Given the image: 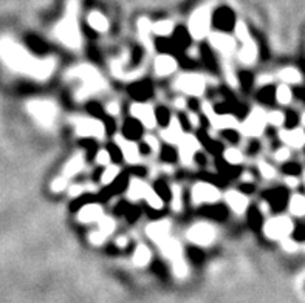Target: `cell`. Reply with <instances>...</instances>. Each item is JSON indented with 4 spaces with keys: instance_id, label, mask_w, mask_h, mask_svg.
<instances>
[{
    "instance_id": "cell-1",
    "label": "cell",
    "mask_w": 305,
    "mask_h": 303,
    "mask_svg": "<svg viewBox=\"0 0 305 303\" xmlns=\"http://www.w3.org/2000/svg\"><path fill=\"white\" fill-rule=\"evenodd\" d=\"M4 57L10 63V67L31 74L38 79H46L54 70L56 62L54 59H45L39 60L31 57L26 51H24L20 46L14 43H6L4 46Z\"/></svg>"
},
{
    "instance_id": "cell-2",
    "label": "cell",
    "mask_w": 305,
    "mask_h": 303,
    "mask_svg": "<svg viewBox=\"0 0 305 303\" xmlns=\"http://www.w3.org/2000/svg\"><path fill=\"white\" fill-rule=\"evenodd\" d=\"M67 77H74V79H79V81L82 82L81 90H79V93L76 94L78 99H86V98L92 96V94L106 88V81L101 76V73L94 67L87 65V63L72 68L67 73Z\"/></svg>"
},
{
    "instance_id": "cell-3",
    "label": "cell",
    "mask_w": 305,
    "mask_h": 303,
    "mask_svg": "<svg viewBox=\"0 0 305 303\" xmlns=\"http://www.w3.org/2000/svg\"><path fill=\"white\" fill-rule=\"evenodd\" d=\"M56 36L68 48L76 50L81 46V33H79V26L76 20V5H70L66 19L56 28Z\"/></svg>"
},
{
    "instance_id": "cell-4",
    "label": "cell",
    "mask_w": 305,
    "mask_h": 303,
    "mask_svg": "<svg viewBox=\"0 0 305 303\" xmlns=\"http://www.w3.org/2000/svg\"><path fill=\"white\" fill-rule=\"evenodd\" d=\"M130 200H146L154 209H162L163 207V200L160 197L152 187H149L146 183H142L140 180H132L129 186V192H127Z\"/></svg>"
},
{
    "instance_id": "cell-5",
    "label": "cell",
    "mask_w": 305,
    "mask_h": 303,
    "mask_svg": "<svg viewBox=\"0 0 305 303\" xmlns=\"http://www.w3.org/2000/svg\"><path fill=\"white\" fill-rule=\"evenodd\" d=\"M211 26V11L208 8H200L192 14L189 22V31L196 39H203L210 33Z\"/></svg>"
},
{
    "instance_id": "cell-6",
    "label": "cell",
    "mask_w": 305,
    "mask_h": 303,
    "mask_svg": "<svg viewBox=\"0 0 305 303\" xmlns=\"http://www.w3.org/2000/svg\"><path fill=\"white\" fill-rule=\"evenodd\" d=\"M74 127H76V133L79 136H93L101 139L106 133V127L101 121L98 119H92V118H74L73 119Z\"/></svg>"
},
{
    "instance_id": "cell-7",
    "label": "cell",
    "mask_w": 305,
    "mask_h": 303,
    "mask_svg": "<svg viewBox=\"0 0 305 303\" xmlns=\"http://www.w3.org/2000/svg\"><path fill=\"white\" fill-rule=\"evenodd\" d=\"M28 110L42 125H52L56 118V105L50 101H33L30 102Z\"/></svg>"
},
{
    "instance_id": "cell-8",
    "label": "cell",
    "mask_w": 305,
    "mask_h": 303,
    "mask_svg": "<svg viewBox=\"0 0 305 303\" xmlns=\"http://www.w3.org/2000/svg\"><path fill=\"white\" fill-rule=\"evenodd\" d=\"M268 122V115L262 108H254L242 124V132L248 136H259Z\"/></svg>"
},
{
    "instance_id": "cell-9",
    "label": "cell",
    "mask_w": 305,
    "mask_h": 303,
    "mask_svg": "<svg viewBox=\"0 0 305 303\" xmlns=\"http://www.w3.org/2000/svg\"><path fill=\"white\" fill-rule=\"evenodd\" d=\"M293 231V223L286 217H276L266 221L265 225V235L271 240H279L285 238L288 234Z\"/></svg>"
},
{
    "instance_id": "cell-10",
    "label": "cell",
    "mask_w": 305,
    "mask_h": 303,
    "mask_svg": "<svg viewBox=\"0 0 305 303\" xmlns=\"http://www.w3.org/2000/svg\"><path fill=\"white\" fill-rule=\"evenodd\" d=\"M175 87L182 90L183 93L192 94V96H200V94L204 91L206 82H204V79L198 74H182L178 79H176Z\"/></svg>"
},
{
    "instance_id": "cell-11",
    "label": "cell",
    "mask_w": 305,
    "mask_h": 303,
    "mask_svg": "<svg viewBox=\"0 0 305 303\" xmlns=\"http://www.w3.org/2000/svg\"><path fill=\"white\" fill-rule=\"evenodd\" d=\"M188 238L196 245L208 246L214 242L216 229L211 225H208V223H198V225H194L188 231Z\"/></svg>"
},
{
    "instance_id": "cell-12",
    "label": "cell",
    "mask_w": 305,
    "mask_h": 303,
    "mask_svg": "<svg viewBox=\"0 0 305 303\" xmlns=\"http://www.w3.org/2000/svg\"><path fill=\"white\" fill-rule=\"evenodd\" d=\"M220 190L208 183H198L192 189V201L196 204H203V203H216L220 200Z\"/></svg>"
},
{
    "instance_id": "cell-13",
    "label": "cell",
    "mask_w": 305,
    "mask_h": 303,
    "mask_svg": "<svg viewBox=\"0 0 305 303\" xmlns=\"http://www.w3.org/2000/svg\"><path fill=\"white\" fill-rule=\"evenodd\" d=\"M130 113L134 118L140 119L142 122V125L148 127V129H154V127L156 125V118L154 113V108L148 104H134L130 108Z\"/></svg>"
},
{
    "instance_id": "cell-14",
    "label": "cell",
    "mask_w": 305,
    "mask_h": 303,
    "mask_svg": "<svg viewBox=\"0 0 305 303\" xmlns=\"http://www.w3.org/2000/svg\"><path fill=\"white\" fill-rule=\"evenodd\" d=\"M178 146H180V158H182L183 164H186V166L190 164L192 159H194L196 152L200 147L198 139L194 135H184Z\"/></svg>"
},
{
    "instance_id": "cell-15",
    "label": "cell",
    "mask_w": 305,
    "mask_h": 303,
    "mask_svg": "<svg viewBox=\"0 0 305 303\" xmlns=\"http://www.w3.org/2000/svg\"><path fill=\"white\" fill-rule=\"evenodd\" d=\"M146 232H148V235L152 238V240L160 246L169 238V221L163 220V221L152 223V225L148 226Z\"/></svg>"
},
{
    "instance_id": "cell-16",
    "label": "cell",
    "mask_w": 305,
    "mask_h": 303,
    "mask_svg": "<svg viewBox=\"0 0 305 303\" xmlns=\"http://www.w3.org/2000/svg\"><path fill=\"white\" fill-rule=\"evenodd\" d=\"M115 141H116V144L120 146V149H121V152H122V155L126 158V161L130 163V164H135L138 161V158H140V152H138V147H136L135 142L127 141L121 135H116Z\"/></svg>"
},
{
    "instance_id": "cell-17",
    "label": "cell",
    "mask_w": 305,
    "mask_h": 303,
    "mask_svg": "<svg viewBox=\"0 0 305 303\" xmlns=\"http://www.w3.org/2000/svg\"><path fill=\"white\" fill-rule=\"evenodd\" d=\"M210 40L212 43L214 48H217L220 53L223 54H231L236 50V42L232 37L226 36V34H220V33H214L210 36Z\"/></svg>"
},
{
    "instance_id": "cell-18",
    "label": "cell",
    "mask_w": 305,
    "mask_h": 303,
    "mask_svg": "<svg viewBox=\"0 0 305 303\" xmlns=\"http://www.w3.org/2000/svg\"><path fill=\"white\" fill-rule=\"evenodd\" d=\"M162 136L166 142H170V144H180V141L183 139L184 133H183V129L180 125V121L176 118H172L170 119V124L166 130L162 132Z\"/></svg>"
},
{
    "instance_id": "cell-19",
    "label": "cell",
    "mask_w": 305,
    "mask_h": 303,
    "mask_svg": "<svg viewBox=\"0 0 305 303\" xmlns=\"http://www.w3.org/2000/svg\"><path fill=\"white\" fill-rule=\"evenodd\" d=\"M102 207L98 204H87L81 207V211L78 214L79 221L82 223H93V221H100L102 218Z\"/></svg>"
},
{
    "instance_id": "cell-20",
    "label": "cell",
    "mask_w": 305,
    "mask_h": 303,
    "mask_svg": "<svg viewBox=\"0 0 305 303\" xmlns=\"http://www.w3.org/2000/svg\"><path fill=\"white\" fill-rule=\"evenodd\" d=\"M176 70V60L172 56H158L155 59V71L160 76L172 74Z\"/></svg>"
},
{
    "instance_id": "cell-21",
    "label": "cell",
    "mask_w": 305,
    "mask_h": 303,
    "mask_svg": "<svg viewBox=\"0 0 305 303\" xmlns=\"http://www.w3.org/2000/svg\"><path fill=\"white\" fill-rule=\"evenodd\" d=\"M160 248H162L163 254L166 255V257H168L172 263L176 262V260H182V259H183L180 243L176 242V240H174V238H170V237L168 238L166 242H163L162 245H160Z\"/></svg>"
},
{
    "instance_id": "cell-22",
    "label": "cell",
    "mask_w": 305,
    "mask_h": 303,
    "mask_svg": "<svg viewBox=\"0 0 305 303\" xmlns=\"http://www.w3.org/2000/svg\"><path fill=\"white\" fill-rule=\"evenodd\" d=\"M280 138L285 144L292 146L294 149H300L305 144V133L300 129H294V130H284L280 132Z\"/></svg>"
},
{
    "instance_id": "cell-23",
    "label": "cell",
    "mask_w": 305,
    "mask_h": 303,
    "mask_svg": "<svg viewBox=\"0 0 305 303\" xmlns=\"http://www.w3.org/2000/svg\"><path fill=\"white\" fill-rule=\"evenodd\" d=\"M226 203L230 204V207L237 212V214H244L248 207V200L246 197H244L242 194L238 192H228L226 194Z\"/></svg>"
},
{
    "instance_id": "cell-24",
    "label": "cell",
    "mask_w": 305,
    "mask_h": 303,
    "mask_svg": "<svg viewBox=\"0 0 305 303\" xmlns=\"http://www.w3.org/2000/svg\"><path fill=\"white\" fill-rule=\"evenodd\" d=\"M82 167H84V158H82V155H76V156H73L70 161L67 163L66 169H64L62 177L68 180L70 177H73V175H76L78 172H81Z\"/></svg>"
},
{
    "instance_id": "cell-25",
    "label": "cell",
    "mask_w": 305,
    "mask_h": 303,
    "mask_svg": "<svg viewBox=\"0 0 305 303\" xmlns=\"http://www.w3.org/2000/svg\"><path fill=\"white\" fill-rule=\"evenodd\" d=\"M256 57H258V46H256V43L250 39L245 42L244 48L240 50V60L244 63H252L256 60Z\"/></svg>"
},
{
    "instance_id": "cell-26",
    "label": "cell",
    "mask_w": 305,
    "mask_h": 303,
    "mask_svg": "<svg viewBox=\"0 0 305 303\" xmlns=\"http://www.w3.org/2000/svg\"><path fill=\"white\" fill-rule=\"evenodd\" d=\"M88 23L94 31H100V33H104V31H107V28H108L107 19L100 12H92L88 15Z\"/></svg>"
},
{
    "instance_id": "cell-27",
    "label": "cell",
    "mask_w": 305,
    "mask_h": 303,
    "mask_svg": "<svg viewBox=\"0 0 305 303\" xmlns=\"http://www.w3.org/2000/svg\"><path fill=\"white\" fill-rule=\"evenodd\" d=\"M150 260V251L148 246H144V245H140L134 254V262L136 266H144V265H148Z\"/></svg>"
},
{
    "instance_id": "cell-28",
    "label": "cell",
    "mask_w": 305,
    "mask_h": 303,
    "mask_svg": "<svg viewBox=\"0 0 305 303\" xmlns=\"http://www.w3.org/2000/svg\"><path fill=\"white\" fill-rule=\"evenodd\" d=\"M279 77L285 84H299L302 81V76L296 68H284L279 73Z\"/></svg>"
},
{
    "instance_id": "cell-29",
    "label": "cell",
    "mask_w": 305,
    "mask_h": 303,
    "mask_svg": "<svg viewBox=\"0 0 305 303\" xmlns=\"http://www.w3.org/2000/svg\"><path fill=\"white\" fill-rule=\"evenodd\" d=\"M290 211H292V214H294L298 217L305 215V197L294 195L290 201Z\"/></svg>"
},
{
    "instance_id": "cell-30",
    "label": "cell",
    "mask_w": 305,
    "mask_h": 303,
    "mask_svg": "<svg viewBox=\"0 0 305 303\" xmlns=\"http://www.w3.org/2000/svg\"><path fill=\"white\" fill-rule=\"evenodd\" d=\"M152 29V23L148 19H140L138 22V31H140V37L144 43H149V33Z\"/></svg>"
},
{
    "instance_id": "cell-31",
    "label": "cell",
    "mask_w": 305,
    "mask_h": 303,
    "mask_svg": "<svg viewBox=\"0 0 305 303\" xmlns=\"http://www.w3.org/2000/svg\"><path fill=\"white\" fill-rule=\"evenodd\" d=\"M152 29L155 31L156 34L160 36H168L172 33V29H174V23L170 20H163V22H158L152 26Z\"/></svg>"
},
{
    "instance_id": "cell-32",
    "label": "cell",
    "mask_w": 305,
    "mask_h": 303,
    "mask_svg": "<svg viewBox=\"0 0 305 303\" xmlns=\"http://www.w3.org/2000/svg\"><path fill=\"white\" fill-rule=\"evenodd\" d=\"M115 221L112 220L110 217H102L101 220H100V232H102L106 237L107 235H110L112 232L115 231Z\"/></svg>"
},
{
    "instance_id": "cell-33",
    "label": "cell",
    "mask_w": 305,
    "mask_h": 303,
    "mask_svg": "<svg viewBox=\"0 0 305 303\" xmlns=\"http://www.w3.org/2000/svg\"><path fill=\"white\" fill-rule=\"evenodd\" d=\"M224 159L231 164H240L244 161V155L237 149H228L226 152H224Z\"/></svg>"
},
{
    "instance_id": "cell-34",
    "label": "cell",
    "mask_w": 305,
    "mask_h": 303,
    "mask_svg": "<svg viewBox=\"0 0 305 303\" xmlns=\"http://www.w3.org/2000/svg\"><path fill=\"white\" fill-rule=\"evenodd\" d=\"M276 98L280 104H288L292 101V90L286 85H280L276 91Z\"/></svg>"
},
{
    "instance_id": "cell-35",
    "label": "cell",
    "mask_w": 305,
    "mask_h": 303,
    "mask_svg": "<svg viewBox=\"0 0 305 303\" xmlns=\"http://www.w3.org/2000/svg\"><path fill=\"white\" fill-rule=\"evenodd\" d=\"M118 173H120V169L116 166H108L106 169V172L102 173V183L104 184H110V183H114L115 178L118 177Z\"/></svg>"
},
{
    "instance_id": "cell-36",
    "label": "cell",
    "mask_w": 305,
    "mask_h": 303,
    "mask_svg": "<svg viewBox=\"0 0 305 303\" xmlns=\"http://www.w3.org/2000/svg\"><path fill=\"white\" fill-rule=\"evenodd\" d=\"M172 209L175 212L182 211V190H180L178 186L172 187Z\"/></svg>"
},
{
    "instance_id": "cell-37",
    "label": "cell",
    "mask_w": 305,
    "mask_h": 303,
    "mask_svg": "<svg viewBox=\"0 0 305 303\" xmlns=\"http://www.w3.org/2000/svg\"><path fill=\"white\" fill-rule=\"evenodd\" d=\"M203 111H204L206 118L210 119V122L212 124V127L218 129V115L214 111V108H212L210 104H208V102H204V104H203Z\"/></svg>"
},
{
    "instance_id": "cell-38",
    "label": "cell",
    "mask_w": 305,
    "mask_h": 303,
    "mask_svg": "<svg viewBox=\"0 0 305 303\" xmlns=\"http://www.w3.org/2000/svg\"><path fill=\"white\" fill-rule=\"evenodd\" d=\"M237 127V121L236 118L224 115V116H218V129H234Z\"/></svg>"
},
{
    "instance_id": "cell-39",
    "label": "cell",
    "mask_w": 305,
    "mask_h": 303,
    "mask_svg": "<svg viewBox=\"0 0 305 303\" xmlns=\"http://www.w3.org/2000/svg\"><path fill=\"white\" fill-rule=\"evenodd\" d=\"M236 36H237V39H238V40H242L244 43H245L246 40H250L248 28H246V25H245V23L238 22V23L236 25Z\"/></svg>"
},
{
    "instance_id": "cell-40",
    "label": "cell",
    "mask_w": 305,
    "mask_h": 303,
    "mask_svg": "<svg viewBox=\"0 0 305 303\" xmlns=\"http://www.w3.org/2000/svg\"><path fill=\"white\" fill-rule=\"evenodd\" d=\"M268 122L276 127H280L285 122V115L280 113V111H271V113H268Z\"/></svg>"
},
{
    "instance_id": "cell-41",
    "label": "cell",
    "mask_w": 305,
    "mask_h": 303,
    "mask_svg": "<svg viewBox=\"0 0 305 303\" xmlns=\"http://www.w3.org/2000/svg\"><path fill=\"white\" fill-rule=\"evenodd\" d=\"M259 169H260V173L264 175L265 178H268V180L274 178L276 170L271 167V164H266L265 161H260V163H259Z\"/></svg>"
},
{
    "instance_id": "cell-42",
    "label": "cell",
    "mask_w": 305,
    "mask_h": 303,
    "mask_svg": "<svg viewBox=\"0 0 305 303\" xmlns=\"http://www.w3.org/2000/svg\"><path fill=\"white\" fill-rule=\"evenodd\" d=\"M172 266H174L175 274L178 276V277H184V276H186V273H188V268H186V263H184V260H183V259H182V260H176V262H174V263H172Z\"/></svg>"
},
{
    "instance_id": "cell-43",
    "label": "cell",
    "mask_w": 305,
    "mask_h": 303,
    "mask_svg": "<svg viewBox=\"0 0 305 303\" xmlns=\"http://www.w3.org/2000/svg\"><path fill=\"white\" fill-rule=\"evenodd\" d=\"M67 178H64V177H59L58 180H54L53 181V184H52V189L54 190V192H62L64 189L67 187Z\"/></svg>"
},
{
    "instance_id": "cell-44",
    "label": "cell",
    "mask_w": 305,
    "mask_h": 303,
    "mask_svg": "<svg viewBox=\"0 0 305 303\" xmlns=\"http://www.w3.org/2000/svg\"><path fill=\"white\" fill-rule=\"evenodd\" d=\"M96 163L101 166H107L110 163V155L107 150H100L98 155H96Z\"/></svg>"
},
{
    "instance_id": "cell-45",
    "label": "cell",
    "mask_w": 305,
    "mask_h": 303,
    "mask_svg": "<svg viewBox=\"0 0 305 303\" xmlns=\"http://www.w3.org/2000/svg\"><path fill=\"white\" fill-rule=\"evenodd\" d=\"M104 240H106V235H104L102 232H100V231L90 234V242H92L93 245H102Z\"/></svg>"
},
{
    "instance_id": "cell-46",
    "label": "cell",
    "mask_w": 305,
    "mask_h": 303,
    "mask_svg": "<svg viewBox=\"0 0 305 303\" xmlns=\"http://www.w3.org/2000/svg\"><path fill=\"white\" fill-rule=\"evenodd\" d=\"M282 246H284V249L285 251H288V252H294L296 251V243L294 242H292L290 238H284V242H282Z\"/></svg>"
},
{
    "instance_id": "cell-47",
    "label": "cell",
    "mask_w": 305,
    "mask_h": 303,
    "mask_svg": "<svg viewBox=\"0 0 305 303\" xmlns=\"http://www.w3.org/2000/svg\"><path fill=\"white\" fill-rule=\"evenodd\" d=\"M144 141H146V144H148V146H149V147H150L154 152H156V150H158V141H156L154 136H150V135H149V136L144 138Z\"/></svg>"
},
{
    "instance_id": "cell-48",
    "label": "cell",
    "mask_w": 305,
    "mask_h": 303,
    "mask_svg": "<svg viewBox=\"0 0 305 303\" xmlns=\"http://www.w3.org/2000/svg\"><path fill=\"white\" fill-rule=\"evenodd\" d=\"M290 158V150L288 149H280V150H278V153H276V159L278 161H285V159H288Z\"/></svg>"
},
{
    "instance_id": "cell-49",
    "label": "cell",
    "mask_w": 305,
    "mask_h": 303,
    "mask_svg": "<svg viewBox=\"0 0 305 303\" xmlns=\"http://www.w3.org/2000/svg\"><path fill=\"white\" fill-rule=\"evenodd\" d=\"M106 108H107V111H108L112 116H116V115L120 113V105H118L116 102H110Z\"/></svg>"
},
{
    "instance_id": "cell-50",
    "label": "cell",
    "mask_w": 305,
    "mask_h": 303,
    "mask_svg": "<svg viewBox=\"0 0 305 303\" xmlns=\"http://www.w3.org/2000/svg\"><path fill=\"white\" fill-rule=\"evenodd\" d=\"M84 192V187L82 186H73L70 187V195L72 197H78V195H81Z\"/></svg>"
},
{
    "instance_id": "cell-51",
    "label": "cell",
    "mask_w": 305,
    "mask_h": 303,
    "mask_svg": "<svg viewBox=\"0 0 305 303\" xmlns=\"http://www.w3.org/2000/svg\"><path fill=\"white\" fill-rule=\"evenodd\" d=\"M189 119H190L192 125H198V118L196 113H189Z\"/></svg>"
},
{
    "instance_id": "cell-52",
    "label": "cell",
    "mask_w": 305,
    "mask_h": 303,
    "mask_svg": "<svg viewBox=\"0 0 305 303\" xmlns=\"http://www.w3.org/2000/svg\"><path fill=\"white\" fill-rule=\"evenodd\" d=\"M116 245L118 246H126L127 245V238L126 237H120L118 240H116Z\"/></svg>"
},
{
    "instance_id": "cell-53",
    "label": "cell",
    "mask_w": 305,
    "mask_h": 303,
    "mask_svg": "<svg viewBox=\"0 0 305 303\" xmlns=\"http://www.w3.org/2000/svg\"><path fill=\"white\" fill-rule=\"evenodd\" d=\"M268 82H271V76H262L259 79V84H268Z\"/></svg>"
},
{
    "instance_id": "cell-54",
    "label": "cell",
    "mask_w": 305,
    "mask_h": 303,
    "mask_svg": "<svg viewBox=\"0 0 305 303\" xmlns=\"http://www.w3.org/2000/svg\"><path fill=\"white\" fill-rule=\"evenodd\" d=\"M175 104H176V107H178V108H184L186 107V101L184 99H176Z\"/></svg>"
},
{
    "instance_id": "cell-55",
    "label": "cell",
    "mask_w": 305,
    "mask_h": 303,
    "mask_svg": "<svg viewBox=\"0 0 305 303\" xmlns=\"http://www.w3.org/2000/svg\"><path fill=\"white\" fill-rule=\"evenodd\" d=\"M286 183H288V186H292V187L298 186V180H296V178H288Z\"/></svg>"
},
{
    "instance_id": "cell-56",
    "label": "cell",
    "mask_w": 305,
    "mask_h": 303,
    "mask_svg": "<svg viewBox=\"0 0 305 303\" xmlns=\"http://www.w3.org/2000/svg\"><path fill=\"white\" fill-rule=\"evenodd\" d=\"M242 178H244V181H251V180H252L250 173H244V177H242Z\"/></svg>"
},
{
    "instance_id": "cell-57",
    "label": "cell",
    "mask_w": 305,
    "mask_h": 303,
    "mask_svg": "<svg viewBox=\"0 0 305 303\" xmlns=\"http://www.w3.org/2000/svg\"><path fill=\"white\" fill-rule=\"evenodd\" d=\"M302 124H304V125H305V113H304V115H302Z\"/></svg>"
}]
</instances>
